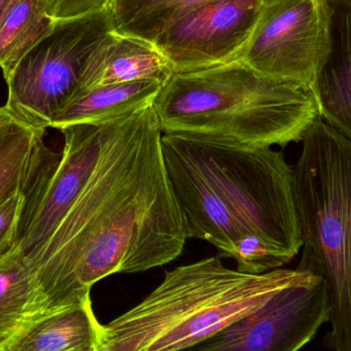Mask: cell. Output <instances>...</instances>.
<instances>
[{
	"label": "cell",
	"instance_id": "obj_20",
	"mask_svg": "<svg viewBox=\"0 0 351 351\" xmlns=\"http://www.w3.org/2000/svg\"><path fill=\"white\" fill-rule=\"evenodd\" d=\"M112 0H45L47 14L55 20L76 18L107 10Z\"/></svg>",
	"mask_w": 351,
	"mask_h": 351
},
{
	"label": "cell",
	"instance_id": "obj_4",
	"mask_svg": "<svg viewBox=\"0 0 351 351\" xmlns=\"http://www.w3.org/2000/svg\"><path fill=\"white\" fill-rule=\"evenodd\" d=\"M221 256L179 266L133 308L101 325L98 351H178L263 306L311 274L278 269L247 274Z\"/></svg>",
	"mask_w": 351,
	"mask_h": 351
},
{
	"label": "cell",
	"instance_id": "obj_12",
	"mask_svg": "<svg viewBox=\"0 0 351 351\" xmlns=\"http://www.w3.org/2000/svg\"><path fill=\"white\" fill-rule=\"evenodd\" d=\"M173 74L170 64L154 43L112 32L88 59L75 96L111 84L135 82L165 84Z\"/></svg>",
	"mask_w": 351,
	"mask_h": 351
},
{
	"label": "cell",
	"instance_id": "obj_9",
	"mask_svg": "<svg viewBox=\"0 0 351 351\" xmlns=\"http://www.w3.org/2000/svg\"><path fill=\"white\" fill-rule=\"evenodd\" d=\"M61 160L40 193L25 195L10 253L34 260L73 206L94 172L100 156L104 123L62 130Z\"/></svg>",
	"mask_w": 351,
	"mask_h": 351
},
{
	"label": "cell",
	"instance_id": "obj_10",
	"mask_svg": "<svg viewBox=\"0 0 351 351\" xmlns=\"http://www.w3.org/2000/svg\"><path fill=\"white\" fill-rule=\"evenodd\" d=\"M264 0H215L167 29L154 47L174 73L237 61L263 8Z\"/></svg>",
	"mask_w": 351,
	"mask_h": 351
},
{
	"label": "cell",
	"instance_id": "obj_1",
	"mask_svg": "<svg viewBox=\"0 0 351 351\" xmlns=\"http://www.w3.org/2000/svg\"><path fill=\"white\" fill-rule=\"evenodd\" d=\"M162 137L154 106L105 121L94 172L29 263L37 288L31 322L90 302L93 287L107 276L146 271L181 255L188 239Z\"/></svg>",
	"mask_w": 351,
	"mask_h": 351
},
{
	"label": "cell",
	"instance_id": "obj_3",
	"mask_svg": "<svg viewBox=\"0 0 351 351\" xmlns=\"http://www.w3.org/2000/svg\"><path fill=\"white\" fill-rule=\"evenodd\" d=\"M152 106L162 134L237 147L303 141L321 119L311 88L266 77L241 61L173 74Z\"/></svg>",
	"mask_w": 351,
	"mask_h": 351
},
{
	"label": "cell",
	"instance_id": "obj_5",
	"mask_svg": "<svg viewBox=\"0 0 351 351\" xmlns=\"http://www.w3.org/2000/svg\"><path fill=\"white\" fill-rule=\"evenodd\" d=\"M294 175L303 254L297 270L325 284L333 351H351V142L319 119L303 139Z\"/></svg>",
	"mask_w": 351,
	"mask_h": 351
},
{
	"label": "cell",
	"instance_id": "obj_7",
	"mask_svg": "<svg viewBox=\"0 0 351 351\" xmlns=\"http://www.w3.org/2000/svg\"><path fill=\"white\" fill-rule=\"evenodd\" d=\"M329 43V0H272L237 61L266 77L311 88Z\"/></svg>",
	"mask_w": 351,
	"mask_h": 351
},
{
	"label": "cell",
	"instance_id": "obj_14",
	"mask_svg": "<svg viewBox=\"0 0 351 351\" xmlns=\"http://www.w3.org/2000/svg\"><path fill=\"white\" fill-rule=\"evenodd\" d=\"M164 84L135 82L98 86L74 97L56 115L49 128L100 123L152 106Z\"/></svg>",
	"mask_w": 351,
	"mask_h": 351
},
{
	"label": "cell",
	"instance_id": "obj_6",
	"mask_svg": "<svg viewBox=\"0 0 351 351\" xmlns=\"http://www.w3.org/2000/svg\"><path fill=\"white\" fill-rule=\"evenodd\" d=\"M109 10L58 20L49 34L4 76V106L23 121L47 129L72 100L90 56L112 33Z\"/></svg>",
	"mask_w": 351,
	"mask_h": 351
},
{
	"label": "cell",
	"instance_id": "obj_11",
	"mask_svg": "<svg viewBox=\"0 0 351 351\" xmlns=\"http://www.w3.org/2000/svg\"><path fill=\"white\" fill-rule=\"evenodd\" d=\"M329 2V51L311 88L321 119L351 142V0Z\"/></svg>",
	"mask_w": 351,
	"mask_h": 351
},
{
	"label": "cell",
	"instance_id": "obj_8",
	"mask_svg": "<svg viewBox=\"0 0 351 351\" xmlns=\"http://www.w3.org/2000/svg\"><path fill=\"white\" fill-rule=\"evenodd\" d=\"M329 319L325 284L313 276L282 289L254 313L178 351H299Z\"/></svg>",
	"mask_w": 351,
	"mask_h": 351
},
{
	"label": "cell",
	"instance_id": "obj_2",
	"mask_svg": "<svg viewBox=\"0 0 351 351\" xmlns=\"http://www.w3.org/2000/svg\"><path fill=\"white\" fill-rule=\"evenodd\" d=\"M162 156L187 239L232 258L256 237L289 262L302 247L294 175L284 154L162 134Z\"/></svg>",
	"mask_w": 351,
	"mask_h": 351
},
{
	"label": "cell",
	"instance_id": "obj_17",
	"mask_svg": "<svg viewBox=\"0 0 351 351\" xmlns=\"http://www.w3.org/2000/svg\"><path fill=\"white\" fill-rule=\"evenodd\" d=\"M212 1L215 0H112L108 10L114 34L154 43L167 29Z\"/></svg>",
	"mask_w": 351,
	"mask_h": 351
},
{
	"label": "cell",
	"instance_id": "obj_22",
	"mask_svg": "<svg viewBox=\"0 0 351 351\" xmlns=\"http://www.w3.org/2000/svg\"><path fill=\"white\" fill-rule=\"evenodd\" d=\"M270 1H272V0H264V2H265V3H267V2H270Z\"/></svg>",
	"mask_w": 351,
	"mask_h": 351
},
{
	"label": "cell",
	"instance_id": "obj_13",
	"mask_svg": "<svg viewBox=\"0 0 351 351\" xmlns=\"http://www.w3.org/2000/svg\"><path fill=\"white\" fill-rule=\"evenodd\" d=\"M100 330L90 301L26 324L0 351H98Z\"/></svg>",
	"mask_w": 351,
	"mask_h": 351
},
{
	"label": "cell",
	"instance_id": "obj_19",
	"mask_svg": "<svg viewBox=\"0 0 351 351\" xmlns=\"http://www.w3.org/2000/svg\"><path fill=\"white\" fill-rule=\"evenodd\" d=\"M23 191L16 192L0 202V259L10 253L14 245L22 208Z\"/></svg>",
	"mask_w": 351,
	"mask_h": 351
},
{
	"label": "cell",
	"instance_id": "obj_16",
	"mask_svg": "<svg viewBox=\"0 0 351 351\" xmlns=\"http://www.w3.org/2000/svg\"><path fill=\"white\" fill-rule=\"evenodd\" d=\"M57 20L45 0H4L0 8V68L3 76L51 32Z\"/></svg>",
	"mask_w": 351,
	"mask_h": 351
},
{
	"label": "cell",
	"instance_id": "obj_18",
	"mask_svg": "<svg viewBox=\"0 0 351 351\" xmlns=\"http://www.w3.org/2000/svg\"><path fill=\"white\" fill-rule=\"evenodd\" d=\"M37 305L34 272L14 253L0 259V344L28 324Z\"/></svg>",
	"mask_w": 351,
	"mask_h": 351
},
{
	"label": "cell",
	"instance_id": "obj_21",
	"mask_svg": "<svg viewBox=\"0 0 351 351\" xmlns=\"http://www.w3.org/2000/svg\"><path fill=\"white\" fill-rule=\"evenodd\" d=\"M4 0H0V8H1L2 4H3Z\"/></svg>",
	"mask_w": 351,
	"mask_h": 351
},
{
	"label": "cell",
	"instance_id": "obj_15",
	"mask_svg": "<svg viewBox=\"0 0 351 351\" xmlns=\"http://www.w3.org/2000/svg\"><path fill=\"white\" fill-rule=\"evenodd\" d=\"M45 130L0 107V202L26 188L36 164Z\"/></svg>",
	"mask_w": 351,
	"mask_h": 351
}]
</instances>
